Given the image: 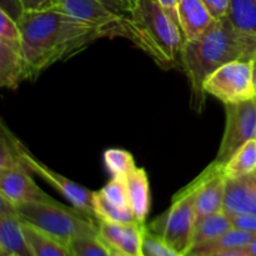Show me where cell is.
Instances as JSON below:
<instances>
[{
	"instance_id": "32",
	"label": "cell",
	"mask_w": 256,
	"mask_h": 256,
	"mask_svg": "<svg viewBox=\"0 0 256 256\" xmlns=\"http://www.w3.org/2000/svg\"><path fill=\"white\" fill-rule=\"evenodd\" d=\"M102 2H105L112 9L116 10V12H122V14H128L134 0H102Z\"/></svg>"
},
{
	"instance_id": "2",
	"label": "cell",
	"mask_w": 256,
	"mask_h": 256,
	"mask_svg": "<svg viewBox=\"0 0 256 256\" xmlns=\"http://www.w3.org/2000/svg\"><path fill=\"white\" fill-rule=\"evenodd\" d=\"M256 56V32L238 29L229 18L214 20L209 29L195 40H185L180 66L189 79L192 104L198 112L205 102L202 89L205 79L228 62H252Z\"/></svg>"
},
{
	"instance_id": "22",
	"label": "cell",
	"mask_w": 256,
	"mask_h": 256,
	"mask_svg": "<svg viewBox=\"0 0 256 256\" xmlns=\"http://www.w3.org/2000/svg\"><path fill=\"white\" fill-rule=\"evenodd\" d=\"M94 208L98 220L118 222V224H132L138 222L130 206H122L110 202L102 192H95Z\"/></svg>"
},
{
	"instance_id": "31",
	"label": "cell",
	"mask_w": 256,
	"mask_h": 256,
	"mask_svg": "<svg viewBox=\"0 0 256 256\" xmlns=\"http://www.w3.org/2000/svg\"><path fill=\"white\" fill-rule=\"evenodd\" d=\"M160 6L165 10L168 15L172 18L174 22L179 24V15H178V0H156ZM180 26V25H179Z\"/></svg>"
},
{
	"instance_id": "37",
	"label": "cell",
	"mask_w": 256,
	"mask_h": 256,
	"mask_svg": "<svg viewBox=\"0 0 256 256\" xmlns=\"http://www.w3.org/2000/svg\"><path fill=\"white\" fill-rule=\"evenodd\" d=\"M255 176H256V172H255Z\"/></svg>"
},
{
	"instance_id": "35",
	"label": "cell",
	"mask_w": 256,
	"mask_h": 256,
	"mask_svg": "<svg viewBox=\"0 0 256 256\" xmlns=\"http://www.w3.org/2000/svg\"><path fill=\"white\" fill-rule=\"evenodd\" d=\"M252 78H254V88L256 92V56L252 60Z\"/></svg>"
},
{
	"instance_id": "15",
	"label": "cell",
	"mask_w": 256,
	"mask_h": 256,
	"mask_svg": "<svg viewBox=\"0 0 256 256\" xmlns=\"http://www.w3.org/2000/svg\"><path fill=\"white\" fill-rule=\"evenodd\" d=\"M224 212L228 214L256 215L255 174L235 179L226 178Z\"/></svg>"
},
{
	"instance_id": "6",
	"label": "cell",
	"mask_w": 256,
	"mask_h": 256,
	"mask_svg": "<svg viewBox=\"0 0 256 256\" xmlns=\"http://www.w3.org/2000/svg\"><path fill=\"white\" fill-rule=\"evenodd\" d=\"M55 8L94 28L102 38L132 40L128 14L112 9L102 0H55Z\"/></svg>"
},
{
	"instance_id": "34",
	"label": "cell",
	"mask_w": 256,
	"mask_h": 256,
	"mask_svg": "<svg viewBox=\"0 0 256 256\" xmlns=\"http://www.w3.org/2000/svg\"><path fill=\"white\" fill-rule=\"evenodd\" d=\"M246 252H249L252 256H256V238H255L254 242H252V244L246 248Z\"/></svg>"
},
{
	"instance_id": "18",
	"label": "cell",
	"mask_w": 256,
	"mask_h": 256,
	"mask_svg": "<svg viewBox=\"0 0 256 256\" xmlns=\"http://www.w3.org/2000/svg\"><path fill=\"white\" fill-rule=\"evenodd\" d=\"M255 238L256 235L252 232L232 228L216 239L192 248L188 252V256H210L230 250L246 249L254 242Z\"/></svg>"
},
{
	"instance_id": "1",
	"label": "cell",
	"mask_w": 256,
	"mask_h": 256,
	"mask_svg": "<svg viewBox=\"0 0 256 256\" xmlns=\"http://www.w3.org/2000/svg\"><path fill=\"white\" fill-rule=\"evenodd\" d=\"M28 80L45 69L84 50L102 35L85 22L69 16L58 8L42 12H24L18 20Z\"/></svg>"
},
{
	"instance_id": "9",
	"label": "cell",
	"mask_w": 256,
	"mask_h": 256,
	"mask_svg": "<svg viewBox=\"0 0 256 256\" xmlns=\"http://www.w3.org/2000/svg\"><path fill=\"white\" fill-rule=\"evenodd\" d=\"M24 80H28V68L19 26L0 10V85L14 90Z\"/></svg>"
},
{
	"instance_id": "30",
	"label": "cell",
	"mask_w": 256,
	"mask_h": 256,
	"mask_svg": "<svg viewBox=\"0 0 256 256\" xmlns=\"http://www.w3.org/2000/svg\"><path fill=\"white\" fill-rule=\"evenodd\" d=\"M24 12H42L55 8V0H19Z\"/></svg>"
},
{
	"instance_id": "27",
	"label": "cell",
	"mask_w": 256,
	"mask_h": 256,
	"mask_svg": "<svg viewBox=\"0 0 256 256\" xmlns=\"http://www.w3.org/2000/svg\"><path fill=\"white\" fill-rule=\"evenodd\" d=\"M142 254L144 256H186L169 246L164 240L149 232V229H146L145 232Z\"/></svg>"
},
{
	"instance_id": "26",
	"label": "cell",
	"mask_w": 256,
	"mask_h": 256,
	"mask_svg": "<svg viewBox=\"0 0 256 256\" xmlns=\"http://www.w3.org/2000/svg\"><path fill=\"white\" fill-rule=\"evenodd\" d=\"M100 192L110 202L122 205V206H130L126 175H112V179Z\"/></svg>"
},
{
	"instance_id": "10",
	"label": "cell",
	"mask_w": 256,
	"mask_h": 256,
	"mask_svg": "<svg viewBox=\"0 0 256 256\" xmlns=\"http://www.w3.org/2000/svg\"><path fill=\"white\" fill-rule=\"evenodd\" d=\"M19 158L22 162V164L32 172L36 174L49 182L50 185L55 188L58 192H62L74 208L82 210V212L88 214L89 216L94 218L98 220L96 214H95L94 208V194L95 192L86 189L82 185L78 184V182H72V180L68 179V178L62 176V175L58 174L54 170L48 168L44 162L38 160L26 148L22 145V142H19Z\"/></svg>"
},
{
	"instance_id": "14",
	"label": "cell",
	"mask_w": 256,
	"mask_h": 256,
	"mask_svg": "<svg viewBox=\"0 0 256 256\" xmlns=\"http://www.w3.org/2000/svg\"><path fill=\"white\" fill-rule=\"evenodd\" d=\"M0 256H34L15 205L0 196Z\"/></svg>"
},
{
	"instance_id": "13",
	"label": "cell",
	"mask_w": 256,
	"mask_h": 256,
	"mask_svg": "<svg viewBox=\"0 0 256 256\" xmlns=\"http://www.w3.org/2000/svg\"><path fill=\"white\" fill-rule=\"evenodd\" d=\"M202 182L196 195V222L208 215L224 210L226 176L224 166L212 162L202 172Z\"/></svg>"
},
{
	"instance_id": "19",
	"label": "cell",
	"mask_w": 256,
	"mask_h": 256,
	"mask_svg": "<svg viewBox=\"0 0 256 256\" xmlns=\"http://www.w3.org/2000/svg\"><path fill=\"white\" fill-rule=\"evenodd\" d=\"M232 228V220L224 210L215 214L208 215L196 222L192 234V248L214 240ZM190 252V250H189Z\"/></svg>"
},
{
	"instance_id": "33",
	"label": "cell",
	"mask_w": 256,
	"mask_h": 256,
	"mask_svg": "<svg viewBox=\"0 0 256 256\" xmlns=\"http://www.w3.org/2000/svg\"><path fill=\"white\" fill-rule=\"evenodd\" d=\"M210 256H252L246 252V249H239V250H230V252H219V254H214Z\"/></svg>"
},
{
	"instance_id": "4",
	"label": "cell",
	"mask_w": 256,
	"mask_h": 256,
	"mask_svg": "<svg viewBox=\"0 0 256 256\" xmlns=\"http://www.w3.org/2000/svg\"><path fill=\"white\" fill-rule=\"evenodd\" d=\"M22 222L69 246L80 236L99 235L98 220L76 208H69L54 200L50 202H24L15 205Z\"/></svg>"
},
{
	"instance_id": "8",
	"label": "cell",
	"mask_w": 256,
	"mask_h": 256,
	"mask_svg": "<svg viewBox=\"0 0 256 256\" xmlns=\"http://www.w3.org/2000/svg\"><path fill=\"white\" fill-rule=\"evenodd\" d=\"M226 122L214 162L224 166L244 144L256 139V95L252 99L225 105Z\"/></svg>"
},
{
	"instance_id": "23",
	"label": "cell",
	"mask_w": 256,
	"mask_h": 256,
	"mask_svg": "<svg viewBox=\"0 0 256 256\" xmlns=\"http://www.w3.org/2000/svg\"><path fill=\"white\" fill-rule=\"evenodd\" d=\"M228 18L238 29L256 32V0H230Z\"/></svg>"
},
{
	"instance_id": "7",
	"label": "cell",
	"mask_w": 256,
	"mask_h": 256,
	"mask_svg": "<svg viewBox=\"0 0 256 256\" xmlns=\"http://www.w3.org/2000/svg\"><path fill=\"white\" fill-rule=\"evenodd\" d=\"M202 89L225 105L252 99L256 95L252 62L236 60L218 68L205 79Z\"/></svg>"
},
{
	"instance_id": "24",
	"label": "cell",
	"mask_w": 256,
	"mask_h": 256,
	"mask_svg": "<svg viewBox=\"0 0 256 256\" xmlns=\"http://www.w3.org/2000/svg\"><path fill=\"white\" fill-rule=\"evenodd\" d=\"M72 256H110L112 249L96 236H80L69 244Z\"/></svg>"
},
{
	"instance_id": "29",
	"label": "cell",
	"mask_w": 256,
	"mask_h": 256,
	"mask_svg": "<svg viewBox=\"0 0 256 256\" xmlns=\"http://www.w3.org/2000/svg\"><path fill=\"white\" fill-rule=\"evenodd\" d=\"M202 2L212 16L214 18V20H220L229 16L230 0H202Z\"/></svg>"
},
{
	"instance_id": "3",
	"label": "cell",
	"mask_w": 256,
	"mask_h": 256,
	"mask_svg": "<svg viewBox=\"0 0 256 256\" xmlns=\"http://www.w3.org/2000/svg\"><path fill=\"white\" fill-rule=\"evenodd\" d=\"M128 19L132 44L146 52L159 66L168 69L180 65L184 34L156 0H134Z\"/></svg>"
},
{
	"instance_id": "17",
	"label": "cell",
	"mask_w": 256,
	"mask_h": 256,
	"mask_svg": "<svg viewBox=\"0 0 256 256\" xmlns=\"http://www.w3.org/2000/svg\"><path fill=\"white\" fill-rule=\"evenodd\" d=\"M129 205L138 222L145 224L150 210L149 178L142 168H135L126 175Z\"/></svg>"
},
{
	"instance_id": "28",
	"label": "cell",
	"mask_w": 256,
	"mask_h": 256,
	"mask_svg": "<svg viewBox=\"0 0 256 256\" xmlns=\"http://www.w3.org/2000/svg\"><path fill=\"white\" fill-rule=\"evenodd\" d=\"M232 228L256 235V215L229 214Z\"/></svg>"
},
{
	"instance_id": "20",
	"label": "cell",
	"mask_w": 256,
	"mask_h": 256,
	"mask_svg": "<svg viewBox=\"0 0 256 256\" xmlns=\"http://www.w3.org/2000/svg\"><path fill=\"white\" fill-rule=\"evenodd\" d=\"M22 230L34 256H72L69 246L22 222Z\"/></svg>"
},
{
	"instance_id": "25",
	"label": "cell",
	"mask_w": 256,
	"mask_h": 256,
	"mask_svg": "<svg viewBox=\"0 0 256 256\" xmlns=\"http://www.w3.org/2000/svg\"><path fill=\"white\" fill-rule=\"evenodd\" d=\"M104 164L112 175H128L136 168L132 155L122 149L105 150Z\"/></svg>"
},
{
	"instance_id": "16",
	"label": "cell",
	"mask_w": 256,
	"mask_h": 256,
	"mask_svg": "<svg viewBox=\"0 0 256 256\" xmlns=\"http://www.w3.org/2000/svg\"><path fill=\"white\" fill-rule=\"evenodd\" d=\"M178 15L185 40L200 38L214 22L202 0H178Z\"/></svg>"
},
{
	"instance_id": "21",
	"label": "cell",
	"mask_w": 256,
	"mask_h": 256,
	"mask_svg": "<svg viewBox=\"0 0 256 256\" xmlns=\"http://www.w3.org/2000/svg\"><path fill=\"white\" fill-rule=\"evenodd\" d=\"M256 172V139L242 145L232 159L224 165V174L228 179L248 176Z\"/></svg>"
},
{
	"instance_id": "36",
	"label": "cell",
	"mask_w": 256,
	"mask_h": 256,
	"mask_svg": "<svg viewBox=\"0 0 256 256\" xmlns=\"http://www.w3.org/2000/svg\"><path fill=\"white\" fill-rule=\"evenodd\" d=\"M110 256H126V255H124V254H122V252H116V250H112V252H110Z\"/></svg>"
},
{
	"instance_id": "12",
	"label": "cell",
	"mask_w": 256,
	"mask_h": 256,
	"mask_svg": "<svg viewBox=\"0 0 256 256\" xmlns=\"http://www.w3.org/2000/svg\"><path fill=\"white\" fill-rule=\"evenodd\" d=\"M99 238L112 250L126 256H144L142 244L148 226L140 222L118 224L98 220Z\"/></svg>"
},
{
	"instance_id": "5",
	"label": "cell",
	"mask_w": 256,
	"mask_h": 256,
	"mask_svg": "<svg viewBox=\"0 0 256 256\" xmlns=\"http://www.w3.org/2000/svg\"><path fill=\"white\" fill-rule=\"evenodd\" d=\"M202 182V175L200 174L174 195L172 205L162 216H158L148 225L149 232L186 256L192 249V234L196 225V195Z\"/></svg>"
},
{
	"instance_id": "11",
	"label": "cell",
	"mask_w": 256,
	"mask_h": 256,
	"mask_svg": "<svg viewBox=\"0 0 256 256\" xmlns=\"http://www.w3.org/2000/svg\"><path fill=\"white\" fill-rule=\"evenodd\" d=\"M0 196L14 205L24 202H50L54 199L42 192L32 178V172L22 164L0 169Z\"/></svg>"
}]
</instances>
